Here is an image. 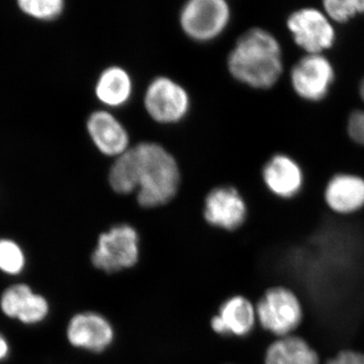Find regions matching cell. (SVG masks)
<instances>
[{
  "label": "cell",
  "mask_w": 364,
  "mask_h": 364,
  "mask_svg": "<svg viewBox=\"0 0 364 364\" xmlns=\"http://www.w3.org/2000/svg\"><path fill=\"white\" fill-rule=\"evenodd\" d=\"M227 67L232 77L242 85L256 90L272 87L284 69L279 41L261 28L246 31L228 55Z\"/></svg>",
  "instance_id": "obj_1"
},
{
  "label": "cell",
  "mask_w": 364,
  "mask_h": 364,
  "mask_svg": "<svg viewBox=\"0 0 364 364\" xmlns=\"http://www.w3.org/2000/svg\"><path fill=\"white\" fill-rule=\"evenodd\" d=\"M256 317V309L251 301L244 296H236L223 304L210 324L218 334L244 337L252 331Z\"/></svg>",
  "instance_id": "obj_12"
},
{
  "label": "cell",
  "mask_w": 364,
  "mask_h": 364,
  "mask_svg": "<svg viewBox=\"0 0 364 364\" xmlns=\"http://www.w3.org/2000/svg\"><path fill=\"white\" fill-rule=\"evenodd\" d=\"M136 161V202L145 208H159L178 193L181 174L176 157L156 142L134 146Z\"/></svg>",
  "instance_id": "obj_2"
},
{
  "label": "cell",
  "mask_w": 364,
  "mask_h": 364,
  "mask_svg": "<svg viewBox=\"0 0 364 364\" xmlns=\"http://www.w3.org/2000/svg\"><path fill=\"white\" fill-rule=\"evenodd\" d=\"M325 364H364V354L354 350H343Z\"/></svg>",
  "instance_id": "obj_24"
},
{
  "label": "cell",
  "mask_w": 364,
  "mask_h": 364,
  "mask_svg": "<svg viewBox=\"0 0 364 364\" xmlns=\"http://www.w3.org/2000/svg\"><path fill=\"white\" fill-rule=\"evenodd\" d=\"M134 82L131 74L124 67H107L98 76L95 86L98 102L109 109H119L130 102Z\"/></svg>",
  "instance_id": "obj_14"
},
{
  "label": "cell",
  "mask_w": 364,
  "mask_h": 364,
  "mask_svg": "<svg viewBox=\"0 0 364 364\" xmlns=\"http://www.w3.org/2000/svg\"><path fill=\"white\" fill-rule=\"evenodd\" d=\"M317 352L305 339L298 336L280 337L268 347L265 364H318Z\"/></svg>",
  "instance_id": "obj_16"
},
{
  "label": "cell",
  "mask_w": 364,
  "mask_h": 364,
  "mask_svg": "<svg viewBox=\"0 0 364 364\" xmlns=\"http://www.w3.org/2000/svg\"><path fill=\"white\" fill-rule=\"evenodd\" d=\"M9 353V345L6 339L0 334V360L6 358Z\"/></svg>",
  "instance_id": "obj_25"
},
{
  "label": "cell",
  "mask_w": 364,
  "mask_h": 364,
  "mask_svg": "<svg viewBox=\"0 0 364 364\" xmlns=\"http://www.w3.org/2000/svg\"><path fill=\"white\" fill-rule=\"evenodd\" d=\"M26 267V256L18 243L9 239H0V270L16 275Z\"/></svg>",
  "instance_id": "obj_18"
},
{
  "label": "cell",
  "mask_w": 364,
  "mask_h": 364,
  "mask_svg": "<svg viewBox=\"0 0 364 364\" xmlns=\"http://www.w3.org/2000/svg\"><path fill=\"white\" fill-rule=\"evenodd\" d=\"M256 316L267 331L289 336L301 324L303 309L298 296L284 287H272L258 301Z\"/></svg>",
  "instance_id": "obj_6"
},
{
  "label": "cell",
  "mask_w": 364,
  "mask_h": 364,
  "mask_svg": "<svg viewBox=\"0 0 364 364\" xmlns=\"http://www.w3.org/2000/svg\"><path fill=\"white\" fill-rule=\"evenodd\" d=\"M86 130L97 149L105 156L116 159L131 148L126 127L107 109L93 112L86 122Z\"/></svg>",
  "instance_id": "obj_10"
},
{
  "label": "cell",
  "mask_w": 364,
  "mask_h": 364,
  "mask_svg": "<svg viewBox=\"0 0 364 364\" xmlns=\"http://www.w3.org/2000/svg\"><path fill=\"white\" fill-rule=\"evenodd\" d=\"M349 136L356 143L364 146V111H354L348 119Z\"/></svg>",
  "instance_id": "obj_23"
},
{
  "label": "cell",
  "mask_w": 364,
  "mask_h": 364,
  "mask_svg": "<svg viewBox=\"0 0 364 364\" xmlns=\"http://www.w3.org/2000/svg\"><path fill=\"white\" fill-rule=\"evenodd\" d=\"M265 186L273 195L291 198L299 193L303 184V173L298 163L284 154L270 158L262 170Z\"/></svg>",
  "instance_id": "obj_13"
},
{
  "label": "cell",
  "mask_w": 364,
  "mask_h": 364,
  "mask_svg": "<svg viewBox=\"0 0 364 364\" xmlns=\"http://www.w3.org/2000/svg\"><path fill=\"white\" fill-rule=\"evenodd\" d=\"M67 338L72 346L91 352H102L114 341V331L104 316L95 312L80 313L69 322Z\"/></svg>",
  "instance_id": "obj_11"
},
{
  "label": "cell",
  "mask_w": 364,
  "mask_h": 364,
  "mask_svg": "<svg viewBox=\"0 0 364 364\" xmlns=\"http://www.w3.org/2000/svg\"><path fill=\"white\" fill-rule=\"evenodd\" d=\"M291 85L299 97L311 102L322 100L334 79L331 63L321 54H308L294 66Z\"/></svg>",
  "instance_id": "obj_9"
},
{
  "label": "cell",
  "mask_w": 364,
  "mask_h": 364,
  "mask_svg": "<svg viewBox=\"0 0 364 364\" xmlns=\"http://www.w3.org/2000/svg\"><path fill=\"white\" fill-rule=\"evenodd\" d=\"M18 6L23 13L42 21H52L61 16L65 4L62 0H21Z\"/></svg>",
  "instance_id": "obj_19"
},
{
  "label": "cell",
  "mask_w": 364,
  "mask_h": 364,
  "mask_svg": "<svg viewBox=\"0 0 364 364\" xmlns=\"http://www.w3.org/2000/svg\"><path fill=\"white\" fill-rule=\"evenodd\" d=\"M323 4L327 16L337 23H345L364 13V0H327Z\"/></svg>",
  "instance_id": "obj_21"
},
{
  "label": "cell",
  "mask_w": 364,
  "mask_h": 364,
  "mask_svg": "<svg viewBox=\"0 0 364 364\" xmlns=\"http://www.w3.org/2000/svg\"><path fill=\"white\" fill-rule=\"evenodd\" d=\"M325 200L338 214H351L364 207V179L352 174L333 177L325 191Z\"/></svg>",
  "instance_id": "obj_15"
},
{
  "label": "cell",
  "mask_w": 364,
  "mask_h": 364,
  "mask_svg": "<svg viewBox=\"0 0 364 364\" xmlns=\"http://www.w3.org/2000/svg\"><path fill=\"white\" fill-rule=\"evenodd\" d=\"M33 291L26 284H16L7 289L0 299V308L7 317L16 318L26 299Z\"/></svg>",
  "instance_id": "obj_20"
},
{
  "label": "cell",
  "mask_w": 364,
  "mask_h": 364,
  "mask_svg": "<svg viewBox=\"0 0 364 364\" xmlns=\"http://www.w3.org/2000/svg\"><path fill=\"white\" fill-rule=\"evenodd\" d=\"M287 25L294 42L308 54H321L334 43V28L318 9H299L289 16Z\"/></svg>",
  "instance_id": "obj_7"
},
{
  "label": "cell",
  "mask_w": 364,
  "mask_h": 364,
  "mask_svg": "<svg viewBox=\"0 0 364 364\" xmlns=\"http://www.w3.org/2000/svg\"><path fill=\"white\" fill-rule=\"evenodd\" d=\"M109 183L119 195L136 193V161L134 147L114 159L109 171Z\"/></svg>",
  "instance_id": "obj_17"
},
{
  "label": "cell",
  "mask_w": 364,
  "mask_h": 364,
  "mask_svg": "<svg viewBox=\"0 0 364 364\" xmlns=\"http://www.w3.org/2000/svg\"><path fill=\"white\" fill-rule=\"evenodd\" d=\"M359 93H360L361 100L364 102V78L361 81L360 86H359Z\"/></svg>",
  "instance_id": "obj_26"
},
{
  "label": "cell",
  "mask_w": 364,
  "mask_h": 364,
  "mask_svg": "<svg viewBox=\"0 0 364 364\" xmlns=\"http://www.w3.org/2000/svg\"><path fill=\"white\" fill-rule=\"evenodd\" d=\"M231 7L225 0H189L179 11L182 32L196 42H212L227 30Z\"/></svg>",
  "instance_id": "obj_3"
},
{
  "label": "cell",
  "mask_w": 364,
  "mask_h": 364,
  "mask_svg": "<svg viewBox=\"0 0 364 364\" xmlns=\"http://www.w3.org/2000/svg\"><path fill=\"white\" fill-rule=\"evenodd\" d=\"M203 217L210 226L234 231L245 222L247 205L234 186H218L205 196Z\"/></svg>",
  "instance_id": "obj_8"
},
{
  "label": "cell",
  "mask_w": 364,
  "mask_h": 364,
  "mask_svg": "<svg viewBox=\"0 0 364 364\" xmlns=\"http://www.w3.org/2000/svg\"><path fill=\"white\" fill-rule=\"evenodd\" d=\"M143 104L148 116L161 124L181 123L191 107L188 90L167 76H158L151 81L144 93Z\"/></svg>",
  "instance_id": "obj_4"
},
{
  "label": "cell",
  "mask_w": 364,
  "mask_h": 364,
  "mask_svg": "<svg viewBox=\"0 0 364 364\" xmlns=\"http://www.w3.org/2000/svg\"><path fill=\"white\" fill-rule=\"evenodd\" d=\"M139 252V234L135 228L119 224L100 235L91 261L105 272H121L136 264Z\"/></svg>",
  "instance_id": "obj_5"
},
{
  "label": "cell",
  "mask_w": 364,
  "mask_h": 364,
  "mask_svg": "<svg viewBox=\"0 0 364 364\" xmlns=\"http://www.w3.org/2000/svg\"><path fill=\"white\" fill-rule=\"evenodd\" d=\"M49 314V304L47 299L41 294L33 293L26 299L25 305L21 308L18 320L23 324L33 325L42 322Z\"/></svg>",
  "instance_id": "obj_22"
}]
</instances>
